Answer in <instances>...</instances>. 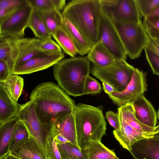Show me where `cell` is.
<instances>
[{"instance_id":"cell-1","label":"cell","mask_w":159,"mask_h":159,"mask_svg":"<svg viewBox=\"0 0 159 159\" xmlns=\"http://www.w3.org/2000/svg\"><path fill=\"white\" fill-rule=\"evenodd\" d=\"M30 101L33 104L40 121L52 126L59 116L74 111L76 106L74 101L58 85L51 82L36 86L31 93Z\"/></svg>"},{"instance_id":"cell-2","label":"cell","mask_w":159,"mask_h":159,"mask_svg":"<svg viewBox=\"0 0 159 159\" xmlns=\"http://www.w3.org/2000/svg\"><path fill=\"white\" fill-rule=\"evenodd\" d=\"M102 11L100 0H73L66 5L62 14L92 47L100 41Z\"/></svg>"},{"instance_id":"cell-3","label":"cell","mask_w":159,"mask_h":159,"mask_svg":"<svg viewBox=\"0 0 159 159\" xmlns=\"http://www.w3.org/2000/svg\"><path fill=\"white\" fill-rule=\"evenodd\" d=\"M90 61L87 56L63 58L53 66L54 79L68 94L84 95L86 79L89 75Z\"/></svg>"},{"instance_id":"cell-4","label":"cell","mask_w":159,"mask_h":159,"mask_svg":"<svg viewBox=\"0 0 159 159\" xmlns=\"http://www.w3.org/2000/svg\"><path fill=\"white\" fill-rule=\"evenodd\" d=\"M77 140L81 150L91 141H101L105 134L106 122L100 108L80 103L74 110Z\"/></svg>"},{"instance_id":"cell-5","label":"cell","mask_w":159,"mask_h":159,"mask_svg":"<svg viewBox=\"0 0 159 159\" xmlns=\"http://www.w3.org/2000/svg\"><path fill=\"white\" fill-rule=\"evenodd\" d=\"M111 20L128 56L132 59L138 58L149 43V36L143 22L141 21L137 23H130Z\"/></svg>"},{"instance_id":"cell-6","label":"cell","mask_w":159,"mask_h":159,"mask_svg":"<svg viewBox=\"0 0 159 159\" xmlns=\"http://www.w3.org/2000/svg\"><path fill=\"white\" fill-rule=\"evenodd\" d=\"M135 68L126 60H117L104 67L93 65L91 72L95 77L102 82L111 85L116 92L123 90L130 82Z\"/></svg>"},{"instance_id":"cell-7","label":"cell","mask_w":159,"mask_h":159,"mask_svg":"<svg viewBox=\"0 0 159 159\" xmlns=\"http://www.w3.org/2000/svg\"><path fill=\"white\" fill-rule=\"evenodd\" d=\"M17 116L23 122L30 135L47 157L44 138L53 126L43 124L40 121L34 105L30 101L20 105Z\"/></svg>"},{"instance_id":"cell-8","label":"cell","mask_w":159,"mask_h":159,"mask_svg":"<svg viewBox=\"0 0 159 159\" xmlns=\"http://www.w3.org/2000/svg\"><path fill=\"white\" fill-rule=\"evenodd\" d=\"M103 11L114 21L137 23L141 21L136 0H100Z\"/></svg>"},{"instance_id":"cell-9","label":"cell","mask_w":159,"mask_h":159,"mask_svg":"<svg viewBox=\"0 0 159 159\" xmlns=\"http://www.w3.org/2000/svg\"><path fill=\"white\" fill-rule=\"evenodd\" d=\"M147 75L146 72L135 68L126 88L121 92H114L108 95L109 97L119 107L132 103L139 97L143 96L147 91Z\"/></svg>"},{"instance_id":"cell-10","label":"cell","mask_w":159,"mask_h":159,"mask_svg":"<svg viewBox=\"0 0 159 159\" xmlns=\"http://www.w3.org/2000/svg\"><path fill=\"white\" fill-rule=\"evenodd\" d=\"M32 10L28 4L0 22V37L13 39L23 38Z\"/></svg>"},{"instance_id":"cell-11","label":"cell","mask_w":159,"mask_h":159,"mask_svg":"<svg viewBox=\"0 0 159 159\" xmlns=\"http://www.w3.org/2000/svg\"><path fill=\"white\" fill-rule=\"evenodd\" d=\"M99 38L100 40L103 43L116 60H126L128 55L118 32L111 19L103 10Z\"/></svg>"},{"instance_id":"cell-12","label":"cell","mask_w":159,"mask_h":159,"mask_svg":"<svg viewBox=\"0 0 159 159\" xmlns=\"http://www.w3.org/2000/svg\"><path fill=\"white\" fill-rule=\"evenodd\" d=\"M62 52H40L28 61L16 65L13 75L30 74L54 66L64 58Z\"/></svg>"},{"instance_id":"cell-13","label":"cell","mask_w":159,"mask_h":159,"mask_svg":"<svg viewBox=\"0 0 159 159\" xmlns=\"http://www.w3.org/2000/svg\"><path fill=\"white\" fill-rule=\"evenodd\" d=\"M119 115L120 127L117 130L114 129L113 134L122 146L129 151L132 145L135 142L143 139L152 138L157 133L137 130L129 124L119 114Z\"/></svg>"},{"instance_id":"cell-14","label":"cell","mask_w":159,"mask_h":159,"mask_svg":"<svg viewBox=\"0 0 159 159\" xmlns=\"http://www.w3.org/2000/svg\"><path fill=\"white\" fill-rule=\"evenodd\" d=\"M53 126L55 134H61L70 142L79 147L77 140L74 111L59 116Z\"/></svg>"},{"instance_id":"cell-15","label":"cell","mask_w":159,"mask_h":159,"mask_svg":"<svg viewBox=\"0 0 159 159\" xmlns=\"http://www.w3.org/2000/svg\"><path fill=\"white\" fill-rule=\"evenodd\" d=\"M135 159H159V140L150 138L134 143L129 151Z\"/></svg>"},{"instance_id":"cell-16","label":"cell","mask_w":159,"mask_h":159,"mask_svg":"<svg viewBox=\"0 0 159 159\" xmlns=\"http://www.w3.org/2000/svg\"><path fill=\"white\" fill-rule=\"evenodd\" d=\"M137 118L144 125L152 127L157 125L156 112L151 102L143 95L132 103Z\"/></svg>"},{"instance_id":"cell-17","label":"cell","mask_w":159,"mask_h":159,"mask_svg":"<svg viewBox=\"0 0 159 159\" xmlns=\"http://www.w3.org/2000/svg\"><path fill=\"white\" fill-rule=\"evenodd\" d=\"M10 152L11 155L20 159H48L31 135L28 139L19 143Z\"/></svg>"},{"instance_id":"cell-18","label":"cell","mask_w":159,"mask_h":159,"mask_svg":"<svg viewBox=\"0 0 159 159\" xmlns=\"http://www.w3.org/2000/svg\"><path fill=\"white\" fill-rule=\"evenodd\" d=\"M20 105L0 84V124L16 116Z\"/></svg>"},{"instance_id":"cell-19","label":"cell","mask_w":159,"mask_h":159,"mask_svg":"<svg viewBox=\"0 0 159 159\" xmlns=\"http://www.w3.org/2000/svg\"><path fill=\"white\" fill-rule=\"evenodd\" d=\"M42 40L36 38L17 39L18 58L16 65L25 62L41 52L39 45Z\"/></svg>"},{"instance_id":"cell-20","label":"cell","mask_w":159,"mask_h":159,"mask_svg":"<svg viewBox=\"0 0 159 159\" xmlns=\"http://www.w3.org/2000/svg\"><path fill=\"white\" fill-rule=\"evenodd\" d=\"M87 56L94 65L100 67L107 66L116 60L100 40L91 47Z\"/></svg>"},{"instance_id":"cell-21","label":"cell","mask_w":159,"mask_h":159,"mask_svg":"<svg viewBox=\"0 0 159 159\" xmlns=\"http://www.w3.org/2000/svg\"><path fill=\"white\" fill-rule=\"evenodd\" d=\"M62 27L74 42L78 54L83 56L87 54L91 46L69 20L63 17Z\"/></svg>"},{"instance_id":"cell-22","label":"cell","mask_w":159,"mask_h":159,"mask_svg":"<svg viewBox=\"0 0 159 159\" xmlns=\"http://www.w3.org/2000/svg\"><path fill=\"white\" fill-rule=\"evenodd\" d=\"M118 110V113L134 129L145 132H159V124L155 127H150L143 124L137 118L132 103H127L119 107Z\"/></svg>"},{"instance_id":"cell-23","label":"cell","mask_w":159,"mask_h":159,"mask_svg":"<svg viewBox=\"0 0 159 159\" xmlns=\"http://www.w3.org/2000/svg\"><path fill=\"white\" fill-rule=\"evenodd\" d=\"M19 120L16 116L0 124V158L9 152L10 142Z\"/></svg>"},{"instance_id":"cell-24","label":"cell","mask_w":159,"mask_h":159,"mask_svg":"<svg viewBox=\"0 0 159 159\" xmlns=\"http://www.w3.org/2000/svg\"><path fill=\"white\" fill-rule=\"evenodd\" d=\"M36 9L51 36L62 26L63 16L59 11L56 9L47 10Z\"/></svg>"},{"instance_id":"cell-25","label":"cell","mask_w":159,"mask_h":159,"mask_svg":"<svg viewBox=\"0 0 159 159\" xmlns=\"http://www.w3.org/2000/svg\"><path fill=\"white\" fill-rule=\"evenodd\" d=\"M88 159H106L116 157L115 153L101 141H91L89 145L82 150Z\"/></svg>"},{"instance_id":"cell-26","label":"cell","mask_w":159,"mask_h":159,"mask_svg":"<svg viewBox=\"0 0 159 159\" xmlns=\"http://www.w3.org/2000/svg\"><path fill=\"white\" fill-rule=\"evenodd\" d=\"M52 36L66 54L71 57H75L78 54L74 42L62 26L54 33Z\"/></svg>"},{"instance_id":"cell-27","label":"cell","mask_w":159,"mask_h":159,"mask_svg":"<svg viewBox=\"0 0 159 159\" xmlns=\"http://www.w3.org/2000/svg\"><path fill=\"white\" fill-rule=\"evenodd\" d=\"M28 27L36 38L43 40L51 38V35L35 8H33Z\"/></svg>"},{"instance_id":"cell-28","label":"cell","mask_w":159,"mask_h":159,"mask_svg":"<svg viewBox=\"0 0 159 159\" xmlns=\"http://www.w3.org/2000/svg\"><path fill=\"white\" fill-rule=\"evenodd\" d=\"M11 96L16 101H18L20 96L24 85L22 77L18 75H13L7 80L0 82Z\"/></svg>"},{"instance_id":"cell-29","label":"cell","mask_w":159,"mask_h":159,"mask_svg":"<svg viewBox=\"0 0 159 159\" xmlns=\"http://www.w3.org/2000/svg\"><path fill=\"white\" fill-rule=\"evenodd\" d=\"M57 144L62 159H88L82 150L70 142Z\"/></svg>"},{"instance_id":"cell-30","label":"cell","mask_w":159,"mask_h":159,"mask_svg":"<svg viewBox=\"0 0 159 159\" xmlns=\"http://www.w3.org/2000/svg\"><path fill=\"white\" fill-rule=\"evenodd\" d=\"M30 136L29 131L23 122L19 120L10 142L9 152H10L19 143L28 139Z\"/></svg>"},{"instance_id":"cell-31","label":"cell","mask_w":159,"mask_h":159,"mask_svg":"<svg viewBox=\"0 0 159 159\" xmlns=\"http://www.w3.org/2000/svg\"><path fill=\"white\" fill-rule=\"evenodd\" d=\"M53 126L46 134L45 138L48 159H62L55 139Z\"/></svg>"},{"instance_id":"cell-32","label":"cell","mask_w":159,"mask_h":159,"mask_svg":"<svg viewBox=\"0 0 159 159\" xmlns=\"http://www.w3.org/2000/svg\"><path fill=\"white\" fill-rule=\"evenodd\" d=\"M143 24L148 36L159 41V16L144 18Z\"/></svg>"},{"instance_id":"cell-33","label":"cell","mask_w":159,"mask_h":159,"mask_svg":"<svg viewBox=\"0 0 159 159\" xmlns=\"http://www.w3.org/2000/svg\"><path fill=\"white\" fill-rule=\"evenodd\" d=\"M136 1L140 15L144 18L159 4V0H136Z\"/></svg>"},{"instance_id":"cell-34","label":"cell","mask_w":159,"mask_h":159,"mask_svg":"<svg viewBox=\"0 0 159 159\" xmlns=\"http://www.w3.org/2000/svg\"><path fill=\"white\" fill-rule=\"evenodd\" d=\"M144 50L146 59L153 74L159 75V55L148 46Z\"/></svg>"},{"instance_id":"cell-35","label":"cell","mask_w":159,"mask_h":159,"mask_svg":"<svg viewBox=\"0 0 159 159\" xmlns=\"http://www.w3.org/2000/svg\"><path fill=\"white\" fill-rule=\"evenodd\" d=\"M13 39L0 37V60L6 61L11 54Z\"/></svg>"},{"instance_id":"cell-36","label":"cell","mask_w":159,"mask_h":159,"mask_svg":"<svg viewBox=\"0 0 159 159\" xmlns=\"http://www.w3.org/2000/svg\"><path fill=\"white\" fill-rule=\"evenodd\" d=\"M102 90L100 84L96 80L89 75L85 84L84 95L98 94Z\"/></svg>"},{"instance_id":"cell-37","label":"cell","mask_w":159,"mask_h":159,"mask_svg":"<svg viewBox=\"0 0 159 159\" xmlns=\"http://www.w3.org/2000/svg\"><path fill=\"white\" fill-rule=\"evenodd\" d=\"M39 49L42 52H62V49L52 38L42 40L39 44Z\"/></svg>"},{"instance_id":"cell-38","label":"cell","mask_w":159,"mask_h":159,"mask_svg":"<svg viewBox=\"0 0 159 159\" xmlns=\"http://www.w3.org/2000/svg\"><path fill=\"white\" fill-rule=\"evenodd\" d=\"M26 1L32 8L43 10L56 9L51 0H26Z\"/></svg>"},{"instance_id":"cell-39","label":"cell","mask_w":159,"mask_h":159,"mask_svg":"<svg viewBox=\"0 0 159 159\" xmlns=\"http://www.w3.org/2000/svg\"><path fill=\"white\" fill-rule=\"evenodd\" d=\"M27 4L26 0H0V8L12 7H22Z\"/></svg>"},{"instance_id":"cell-40","label":"cell","mask_w":159,"mask_h":159,"mask_svg":"<svg viewBox=\"0 0 159 159\" xmlns=\"http://www.w3.org/2000/svg\"><path fill=\"white\" fill-rule=\"evenodd\" d=\"M106 115L109 124L114 128L115 130L118 129L120 125L118 113H116L110 110L106 112Z\"/></svg>"},{"instance_id":"cell-41","label":"cell","mask_w":159,"mask_h":159,"mask_svg":"<svg viewBox=\"0 0 159 159\" xmlns=\"http://www.w3.org/2000/svg\"><path fill=\"white\" fill-rule=\"evenodd\" d=\"M12 75L7 63L0 60V82L7 80Z\"/></svg>"},{"instance_id":"cell-42","label":"cell","mask_w":159,"mask_h":159,"mask_svg":"<svg viewBox=\"0 0 159 159\" xmlns=\"http://www.w3.org/2000/svg\"><path fill=\"white\" fill-rule=\"evenodd\" d=\"M22 7H12L0 8V22L10 17Z\"/></svg>"},{"instance_id":"cell-43","label":"cell","mask_w":159,"mask_h":159,"mask_svg":"<svg viewBox=\"0 0 159 159\" xmlns=\"http://www.w3.org/2000/svg\"><path fill=\"white\" fill-rule=\"evenodd\" d=\"M149 39L148 46L154 50L159 55V41L152 39L149 36Z\"/></svg>"},{"instance_id":"cell-44","label":"cell","mask_w":159,"mask_h":159,"mask_svg":"<svg viewBox=\"0 0 159 159\" xmlns=\"http://www.w3.org/2000/svg\"><path fill=\"white\" fill-rule=\"evenodd\" d=\"M55 8L61 11L66 6V0H51Z\"/></svg>"},{"instance_id":"cell-45","label":"cell","mask_w":159,"mask_h":159,"mask_svg":"<svg viewBox=\"0 0 159 159\" xmlns=\"http://www.w3.org/2000/svg\"><path fill=\"white\" fill-rule=\"evenodd\" d=\"M103 89L104 92L108 95L114 92H116L114 88L109 84L102 82Z\"/></svg>"},{"instance_id":"cell-46","label":"cell","mask_w":159,"mask_h":159,"mask_svg":"<svg viewBox=\"0 0 159 159\" xmlns=\"http://www.w3.org/2000/svg\"><path fill=\"white\" fill-rule=\"evenodd\" d=\"M55 137L57 144H63L70 142L67 139L60 134H55Z\"/></svg>"},{"instance_id":"cell-47","label":"cell","mask_w":159,"mask_h":159,"mask_svg":"<svg viewBox=\"0 0 159 159\" xmlns=\"http://www.w3.org/2000/svg\"><path fill=\"white\" fill-rule=\"evenodd\" d=\"M159 16V4L149 15L144 18Z\"/></svg>"},{"instance_id":"cell-48","label":"cell","mask_w":159,"mask_h":159,"mask_svg":"<svg viewBox=\"0 0 159 159\" xmlns=\"http://www.w3.org/2000/svg\"><path fill=\"white\" fill-rule=\"evenodd\" d=\"M0 159H17V158L11 155L9 152L3 157H0Z\"/></svg>"},{"instance_id":"cell-49","label":"cell","mask_w":159,"mask_h":159,"mask_svg":"<svg viewBox=\"0 0 159 159\" xmlns=\"http://www.w3.org/2000/svg\"><path fill=\"white\" fill-rule=\"evenodd\" d=\"M152 138L154 139L159 140V132L156 134Z\"/></svg>"},{"instance_id":"cell-50","label":"cell","mask_w":159,"mask_h":159,"mask_svg":"<svg viewBox=\"0 0 159 159\" xmlns=\"http://www.w3.org/2000/svg\"><path fill=\"white\" fill-rule=\"evenodd\" d=\"M157 118H158L159 120V109L158 110V111L157 112Z\"/></svg>"},{"instance_id":"cell-51","label":"cell","mask_w":159,"mask_h":159,"mask_svg":"<svg viewBox=\"0 0 159 159\" xmlns=\"http://www.w3.org/2000/svg\"><path fill=\"white\" fill-rule=\"evenodd\" d=\"M119 159L118 157H116L113 158H108V159Z\"/></svg>"},{"instance_id":"cell-52","label":"cell","mask_w":159,"mask_h":159,"mask_svg":"<svg viewBox=\"0 0 159 159\" xmlns=\"http://www.w3.org/2000/svg\"><path fill=\"white\" fill-rule=\"evenodd\" d=\"M17 159H20L17 158Z\"/></svg>"}]
</instances>
